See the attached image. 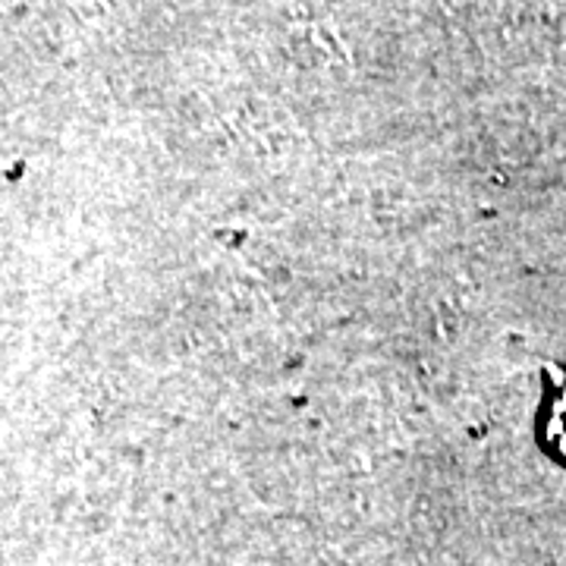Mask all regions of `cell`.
Returning <instances> with one entry per match:
<instances>
[{"mask_svg": "<svg viewBox=\"0 0 566 566\" xmlns=\"http://www.w3.org/2000/svg\"><path fill=\"white\" fill-rule=\"evenodd\" d=\"M535 441L547 460L566 469V365H545V390L535 416Z\"/></svg>", "mask_w": 566, "mask_h": 566, "instance_id": "obj_1", "label": "cell"}]
</instances>
